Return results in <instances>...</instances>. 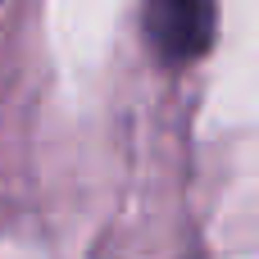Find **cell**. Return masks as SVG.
<instances>
[{"label":"cell","mask_w":259,"mask_h":259,"mask_svg":"<svg viewBox=\"0 0 259 259\" xmlns=\"http://www.w3.org/2000/svg\"><path fill=\"white\" fill-rule=\"evenodd\" d=\"M146 27L164 59L187 64V59H200L214 41V5L209 0H146Z\"/></svg>","instance_id":"1"}]
</instances>
